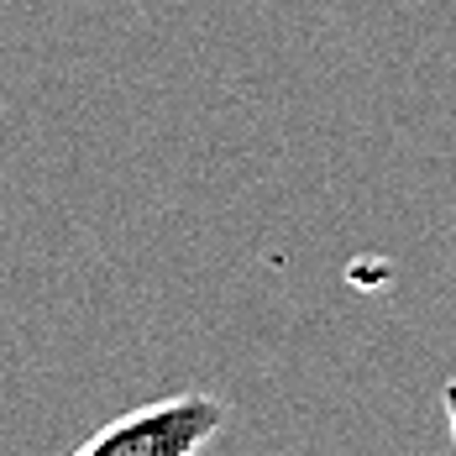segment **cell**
Listing matches in <instances>:
<instances>
[{
	"instance_id": "1",
	"label": "cell",
	"mask_w": 456,
	"mask_h": 456,
	"mask_svg": "<svg viewBox=\"0 0 456 456\" xmlns=\"http://www.w3.org/2000/svg\"><path fill=\"white\" fill-rule=\"evenodd\" d=\"M226 419L231 404L216 394H174L100 425L74 456H200Z\"/></svg>"
},
{
	"instance_id": "2",
	"label": "cell",
	"mask_w": 456,
	"mask_h": 456,
	"mask_svg": "<svg viewBox=\"0 0 456 456\" xmlns=\"http://www.w3.org/2000/svg\"><path fill=\"white\" fill-rule=\"evenodd\" d=\"M441 399H446V419H452V436H456V378L441 388Z\"/></svg>"
}]
</instances>
